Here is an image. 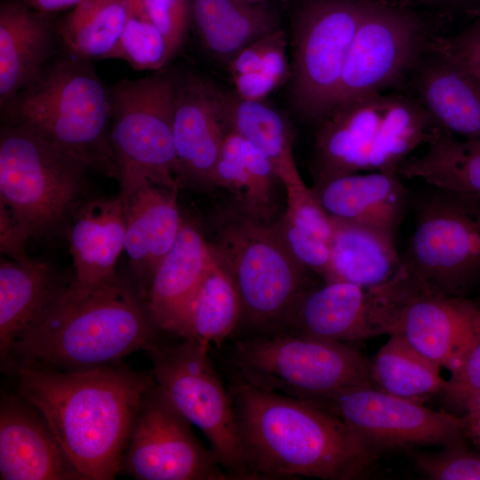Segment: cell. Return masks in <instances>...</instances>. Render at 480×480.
Instances as JSON below:
<instances>
[{"label": "cell", "mask_w": 480, "mask_h": 480, "mask_svg": "<svg viewBox=\"0 0 480 480\" xmlns=\"http://www.w3.org/2000/svg\"><path fill=\"white\" fill-rule=\"evenodd\" d=\"M0 479L83 480L43 414L18 392L1 398Z\"/></svg>", "instance_id": "cell-19"}, {"label": "cell", "mask_w": 480, "mask_h": 480, "mask_svg": "<svg viewBox=\"0 0 480 480\" xmlns=\"http://www.w3.org/2000/svg\"><path fill=\"white\" fill-rule=\"evenodd\" d=\"M332 220L327 279L364 288H377L392 280L403 267L391 233L368 225Z\"/></svg>", "instance_id": "cell-25"}, {"label": "cell", "mask_w": 480, "mask_h": 480, "mask_svg": "<svg viewBox=\"0 0 480 480\" xmlns=\"http://www.w3.org/2000/svg\"><path fill=\"white\" fill-rule=\"evenodd\" d=\"M247 1H251V2H265L267 0H247Z\"/></svg>", "instance_id": "cell-49"}, {"label": "cell", "mask_w": 480, "mask_h": 480, "mask_svg": "<svg viewBox=\"0 0 480 480\" xmlns=\"http://www.w3.org/2000/svg\"><path fill=\"white\" fill-rule=\"evenodd\" d=\"M277 183L282 182L267 156L247 140L227 130L214 171L213 188L229 191L241 212L274 222Z\"/></svg>", "instance_id": "cell-27"}, {"label": "cell", "mask_w": 480, "mask_h": 480, "mask_svg": "<svg viewBox=\"0 0 480 480\" xmlns=\"http://www.w3.org/2000/svg\"><path fill=\"white\" fill-rule=\"evenodd\" d=\"M367 0H307L293 26L294 103L321 120L333 107L345 62Z\"/></svg>", "instance_id": "cell-11"}, {"label": "cell", "mask_w": 480, "mask_h": 480, "mask_svg": "<svg viewBox=\"0 0 480 480\" xmlns=\"http://www.w3.org/2000/svg\"><path fill=\"white\" fill-rule=\"evenodd\" d=\"M177 191L148 184L123 198L124 249L145 300L155 270L174 244L181 225Z\"/></svg>", "instance_id": "cell-20"}, {"label": "cell", "mask_w": 480, "mask_h": 480, "mask_svg": "<svg viewBox=\"0 0 480 480\" xmlns=\"http://www.w3.org/2000/svg\"><path fill=\"white\" fill-rule=\"evenodd\" d=\"M156 382L140 402L120 472L138 480L231 479Z\"/></svg>", "instance_id": "cell-15"}, {"label": "cell", "mask_w": 480, "mask_h": 480, "mask_svg": "<svg viewBox=\"0 0 480 480\" xmlns=\"http://www.w3.org/2000/svg\"><path fill=\"white\" fill-rule=\"evenodd\" d=\"M229 361L234 379L301 400L374 387L370 362L344 342L281 332L257 336L236 340Z\"/></svg>", "instance_id": "cell-6"}, {"label": "cell", "mask_w": 480, "mask_h": 480, "mask_svg": "<svg viewBox=\"0 0 480 480\" xmlns=\"http://www.w3.org/2000/svg\"><path fill=\"white\" fill-rule=\"evenodd\" d=\"M463 412L465 414H480V391L466 403Z\"/></svg>", "instance_id": "cell-47"}, {"label": "cell", "mask_w": 480, "mask_h": 480, "mask_svg": "<svg viewBox=\"0 0 480 480\" xmlns=\"http://www.w3.org/2000/svg\"><path fill=\"white\" fill-rule=\"evenodd\" d=\"M162 33L173 57L182 46L191 24V0H126Z\"/></svg>", "instance_id": "cell-37"}, {"label": "cell", "mask_w": 480, "mask_h": 480, "mask_svg": "<svg viewBox=\"0 0 480 480\" xmlns=\"http://www.w3.org/2000/svg\"><path fill=\"white\" fill-rule=\"evenodd\" d=\"M480 391V329L460 366L451 372L442 392L444 402L453 410L464 411L466 403Z\"/></svg>", "instance_id": "cell-40"}, {"label": "cell", "mask_w": 480, "mask_h": 480, "mask_svg": "<svg viewBox=\"0 0 480 480\" xmlns=\"http://www.w3.org/2000/svg\"><path fill=\"white\" fill-rule=\"evenodd\" d=\"M404 261L435 288L463 296L480 276V202L444 191L428 197Z\"/></svg>", "instance_id": "cell-13"}, {"label": "cell", "mask_w": 480, "mask_h": 480, "mask_svg": "<svg viewBox=\"0 0 480 480\" xmlns=\"http://www.w3.org/2000/svg\"><path fill=\"white\" fill-rule=\"evenodd\" d=\"M28 238L6 209L0 205V247L2 253L16 261L29 260L30 257L25 249Z\"/></svg>", "instance_id": "cell-43"}, {"label": "cell", "mask_w": 480, "mask_h": 480, "mask_svg": "<svg viewBox=\"0 0 480 480\" xmlns=\"http://www.w3.org/2000/svg\"><path fill=\"white\" fill-rule=\"evenodd\" d=\"M17 391L44 417L83 480H111L120 472L152 370L122 362L88 370L20 369Z\"/></svg>", "instance_id": "cell-1"}, {"label": "cell", "mask_w": 480, "mask_h": 480, "mask_svg": "<svg viewBox=\"0 0 480 480\" xmlns=\"http://www.w3.org/2000/svg\"><path fill=\"white\" fill-rule=\"evenodd\" d=\"M69 284V283H68ZM64 284L46 263H0V362L22 332L60 295Z\"/></svg>", "instance_id": "cell-26"}, {"label": "cell", "mask_w": 480, "mask_h": 480, "mask_svg": "<svg viewBox=\"0 0 480 480\" xmlns=\"http://www.w3.org/2000/svg\"><path fill=\"white\" fill-rule=\"evenodd\" d=\"M424 35L416 13L367 0L332 108L396 82L417 60Z\"/></svg>", "instance_id": "cell-16"}, {"label": "cell", "mask_w": 480, "mask_h": 480, "mask_svg": "<svg viewBox=\"0 0 480 480\" xmlns=\"http://www.w3.org/2000/svg\"><path fill=\"white\" fill-rule=\"evenodd\" d=\"M370 362L375 388L421 403L444 391L446 380L441 366L412 346L402 335H389Z\"/></svg>", "instance_id": "cell-33"}, {"label": "cell", "mask_w": 480, "mask_h": 480, "mask_svg": "<svg viewBox=\"0 0 480 480\" xmlns=\"http://www.w3.org/2000/svg\"><path fill=\"white\" fill-rule=\"evenodd\" d=\"M228 388L253 480H354L364 476L376 459L344 420L318 404L234 378Z\"/></svg>", "instance_id": "cell-2"}, {"label": "cell", "mask_w": 480, "mask_h": 480, "mask_svg": "<svg viewBox=\"0 0 480 480\" xmlns=\"http://www.w3.org/2000/svg\"><path fill=\"white\" fill-rule=\"evenodd\" d=\"M438 52L460 64L480 82V15L458 35L443 41Z\"/></svg>", "instance_id": "cell-41"}, {"label": "cell", "mask_w": 480, "mask_h": 480, "mask_svg": "<svg viewBox=\"0 0 480 480\" xmlns=\"http://www.w3.org/2000/svg\"><path fill=\"white\" fill-rule=\"evenodd\" d=\"M30 9L40 13L50 15L52 13L74 8L84 0H20Z\"/></svg>", "instance_id": "cell-45"}, {"label": "cell", "mask_w": 480, "mask_h": 480, "mask_svg": "<svg viewBox=\"0 0 480 480\" xmlns=\"http://www.w3.org/2000/svg\"><path fill=\"white\" fill-rule=\"evenodd\" d=\"M62 42L57 24L20 0L0 4V108L31 83Z\"/></svg>", "instance_id": "cell-22"}, {"label": "cell", "mask_w": 480, "mask_h": 480, "mask_svg": "<svg viewBox=\"0 0 480 480\" xmlns=\"http://www.w3.org/2000/svg\"><path fill=\"white\" fill-rule=\"evenodd\" d=\"M339 416L377 454L465 442V420L375 387L346 389L310 401Z\"/></svg>", "instance_id": "cell-14"}, {"label": "cell", "mask_w": 480, "mask_h": 480, "mask_svg": "<svg viewBox=\"0 0 480 480\" xmlns=\"http://www.w3.org/2000/svg\"><path fill=\"white\" fill-rule=\"evenodd\" d=\"M466 437L471 438L480 445V414H465Z\"/></svg>", "instance_id": "cell-46"}, {"label": "cell", "mask_w": 480, "mask_h": 480, "mask_svg": "<svg viewBox=\"0 0 480 480\" xmlns=\"http://www.w3.org/2000/svg\"><path fill=\"white\" fill-rule=\"evenodd\" d=\"M284 37V32L277 28L242 49L228 62L231 76L257 71L268 52Z\"/></svg>", "instance_id": "cell-42"}, {"label": "cell", "mask_w": 480, "mask_h": 480, "mask_svg": "<svg viewBox=\"0 0 480 480\" xmlns=\"http://www.w3.org/2000/svg\"><path fill=\"white\" fill-rule=\"evenodd\" d=\"M418 87L424 108L437 125L480 140V82L468 70L440 53L420 72Z\"/></svg>", "instance_id": "cell-28"}, {"label": "cell", "mask_w": 480, "mask_h": 480, "mask_svg": "<svg viewBox=\"0 0 480 480\" xmlns=\"http://www.w3.org/2000/svg\"><path fill=\"white\" fill-rule=\"evenodd\" d=\"M224 219L212 246L236 284L243 316L261 330L282 332L295 301L312 286L308 269L289 252L276 221L237 209Z\"/></svg>", "instance_id": "cell-7"}, {"label": "cell", "mask_w": 480, "mask_h": 480, "mask_svg": "<svg viewBox=\"0 0 480 480\" xmlns=\"http://www.w3.org/2000/svg\"><path fill=\"white\" fill-rule=\"evenodd\" d=\"M127 6L124 27L108 59L123 60L137 71L161 70L172 58L165 38L150 20Z\"/></svg>", "instance_id": "cell-35"}, {"label": "cell", "mask_w": 480, "mask_h": 480, "mask_svg": "<svg viewBox=\"0 0 480 480\" xmlns=\"http://www.w3.org/2000/svg\"><path fill=\"white\" fill-rule=\"evenodd\" d=\"M426 3L451 6H468L476 3L478 0H420Z\"/></svg>", "instance_id": "cell-48"}, {"label": "cell", "mask_w": 480, "mask_h": 480, "mask_svg": "<svg viewBox=\"0 0 480 480\" xmlns=\"http://www.w3.org/2000/svg\"><path fill=\"white\" fill-rule=\"evenodd\" d=\"M436 124L423 105L380 92L332 108L315 140L314 181L361 172H397Z\"/></svg>", "instance_id": "cell-5"}, {"label": "cell", "mask_w": 480, "mask_h": 480, "mask_svg": "<svg viewBox=\"0 0 480 480\" xmlns=\"http://www.w3.org/2000/svg\"><path fill=\"white\" fill-rule=\"evenodd\" d=\"M286 210L283 217L297 228L329 243L332 220L305 183L284 187Z\"/></svg>", "instance_id": "cell-38"}, {"label": "cell", "mask_w": 480, "mask_h": 480, "mask_svg": "<svg viewBox=\"0 0 480 480\" xmlns=\"http://www.w3.org/2000/svg\"><path fill=\"white\" fill-rule=\"evenodd\" d=\"M425 143L427 152L404 162L399 175L421 179L440 191L480 202V140L455 139L435 124Z\"/></svg>", "instance_id": "cell-30"}, {"label": "cell", "mask_w": 480, "mask_h": 480, "mask_svg": "<svg viewBox=\"0 0 480 480\" xmlns=\"http://www.w3.org/2000/svg\"><path fill=\"white\" fill-rule=\"evenodd\" d=\"M177 80L161 69L110 86V140L123 198L148 184L179 188L172 123Z\"/></svg>", "instance_id": "cell-8"}, {"label": "cell", "mask_w": 480, "mask_h": 480, "mask_svg": "<svg viewBox=\"0 0 480 480\" xmlns=\"http://www.w3.org/2000/svg\"><path fill=\"white\" fill-rule=\"evenodd\" d=\"M69 284L13 342L3 371L88 370L120 363L158 341L146 300L117 275L86 291Z\"/></svg>", "instance_id": "cell-3"}, {"label": "cell", "mask_w": 480, "mask_h": 480, "mask_svg": "<svg viewBox=\"0 0 480 480\" xmlns=\"http://www.w3.org/2000/svg\"><path fill=\"white\" fill-rule=\"evenodd\" d=\"M172 123L179 185L213 188L227 132L220 89L195 74L178 76Z\"/></svg>", "instance_id": "cell-18"}, {"label": "cell", "mask_w": 480, "mask_h": 480, "mask_svg": "<svg viewBox=\"0 0 480 480\" xmlns=\"http://www.w3.org/2000/svg\"><path fill=\"white\" fill-rule=\"evenodd\" d=\"M212 256V246L200 228L182 217L174 244L155 270L146 300L160 330L180 336L189 303Z\"/></svg>", "instance_id": "cell-21"}, {"label": "cell", "mask_w": 480, "mask_h": 480, "mask_svg": "<svg viewBox=\"0 0 480 480\" xmlns=\"http://www.w3.org/2000/svg\"><path fill=\"white\" fill-rule=\"evenodd\" d=\"M87 169L28 130L2 123L0 205L28 237L60 225L84 188Z\"/></svg>", "instance_id": "cell-9"}, {"label": "cell", "mask_w": 480, "mask_h": 480, "mask_svg": "<svg viewBox=\"0 0 480 480\" xmlns=\"http://www.w3.org/2000/svg\"><path fill=\"white\" fill-rule=\"evenodd\" d=\"M0 109L2 123L28 130L118 181L110 86L91 60L62 44L39 75Z\"/></svg>", "instance_id": "cell-4"}, {"label": "cell", "mask_w": 480, "mask_h": 480, "mask_svg": "<svg viewBox=\"0 0 480 480\" xmlns=\"http://www.w3.org/2000/svg\"><path fill=\"white\" fill-rule=\"evenodd\" d=\"M379 288L390 335H402L441 367L455 371L480 329V305L435 288L404 261L398 274Z\"/></svg>", "instance_id": "cell-12"}, {"label": "cell", "mask_w": 480, "mask_h": 480, "mask_svg": "<svg viewBox=\"0 0 480 480\" xmlns=\"http://www.w3.org/2000/svg\"><path fill=\"white\" fill-rule=\"evenodd\" d=\"M128 13L126 0H84L57 23L65 47L88 60H108Z\"/></svg>", "instance_id": "cell-34"}, {"label": "cell", "mask_w": 480, "mask_h": 480, "mask_svg": "<svg viewBox=\"0 0 480 480\" xmlns=\"http://www.w3.org/2000/svg\"><path fill=\"white\" fill-rule=\"evenodd\" d=\"M124 243V199L120 195L83 204L69 231V252L75 270L69 286L86 291L114 278Z\"/></svg>", "instance_id": "cell-24"}, {"label": "cell", "mask_w": 480, "mask_h": 480, "mask_svg": "<svg viewBox=\"0 0 480 480\" xmlns=\"http://www.w3.org/2000/svg\"><path fill=\"white\" fill-rule=\"evenodd\" d=\"M480 446V445H479Z\"/></svg>", "instance_id": "cell-50"}, {"label": "cell", "mask_w": 480, "mask_h": 480, "mask_svg": "<svg viewBox=\"0 0 480 480\" xmlns=\"http://www.w3.org/2000/svg\"><path fill=\"white\" fill-rule=\"evenodd\" d=\"M418 469L434 480H480V454L469 451L465 442L443 446L436 452H413Z\"/></svg>", "instance_id": "cell-36"}, {"label": "cell", "mask_w": 480, "mask_h": 480, "mask_svg": "<svg viewBox=\"0 0 480 480\" xmlns=\"http://www.w3.org/2000/svg\"><path fill=\"white\" fill-rule=\"evenodd\" d=\"M292 257L306 269L327 279L330 269L329 243L297 228L283 216L276 221Z\"/></svg>", "instance_id": "cell-39"}, {"label": "cell", "mask_w": 480, "mask_h": 480, "mask_svg": "<svg viewBox=\"0 0 480 480\" xmlns=\"http://www.w3.org/2000/svg\"><path fill=\"white\" fill-rule=\"evenodd\" d=\"M281 333L348 343L389 335V326L378 288L330 281L299 296Z\"/></svg>", "instance_id": "cell-17"}, {"label": "cell", "mask_w": 480, "mask_h": 480, "mask_svg": "<svg viewBox=\"0 0 480 480\" xmlns=\"http://www.w3.org/2000/svg\"><path fill=\"white\" fill-rule=\"evenodd\" d=\"M191 24L210 52L230 60L250 44L279 28V18L267 1L191 0Z\"/></svg>", "instance_id": "cell-29"}, {"label": "cell", "mask_w": 480, "mask_h": 480, "mask_svg": "<svg viewBox=\"0 0 480 480\" xmlns=\"http://www.w3.org/2000/svg\"><path fill=\"white\" fill-rule=\"evenodd\" d=\"M226 129L259 148L271 162L284 187L303 183L293 152L287 121L276 110L257 100L220 90Z\"/></svg>", "instance_id": "cell-31"}, {"label": "cell", "mask_w": 480, "mask_h": 480, "mask_svg": "<svg viewBox=\"0 0 480 480\" xmlns=\"http://www.w3.org/2000/svg\"><path fill=\"white\" fill-rule=\"evenodd\" d=\"M209 347L205 341L189 338L176 345L156 341L145 351L160 389L203 432L230 478L252 480L238 434L234 400L210 358Z\"/></svg>", "instance_id": "cell-10"}, {"label": "cell", "mask_w": 480, "mask_h": 480, "mask_svg": "<svg viewBox=\"0 0 480 480\" xmlns=\"http://www.w3.org/2000/svg\"><path fill=\"white\" fill-rule=\"evenodd\" d=\"M242 316L243 305L236 284L213 251L189 303L180 336L220 344L235 330Z\"/></svg>", "instance_id": "cell-32"}, {"label": "cell", "mask_w": 480, "mask_h": 480, "mask_svg": "<svg viewBox=\"0 0 480 480\" xmlns=\"http://www.w3.org/2000/svg\"><path fill=\"white\" fill-rule=\"evenodd\" d=\"M398 175L397 172L342 174L316 180L311 188L332 219L395 235L406 202Z\"/></svg>", "instance_id": "cell-23"}, {"label": "cell", "mask_w": 480, "mask_h": 480, "mask_svg": "<svg viewBox=\"0 0 480 480\" xmlns=\"http://www.w3.org/2000/svg\"><path fill=\"white\" fill-rule=\"evenodd\" d=\"M231 77L236 94L248 100L261 101L280 84L276 80L260 71Z\"/></svg>", "instance_id": "cell-44"}]
</instances>
